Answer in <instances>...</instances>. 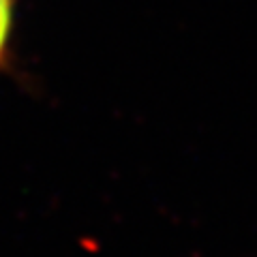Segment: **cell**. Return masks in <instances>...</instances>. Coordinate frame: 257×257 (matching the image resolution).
I'll list each match as a JSON object with an SVG mask.
<instances>
[{"label": "cell", "mask_w": 257, "mask_h": 257, "mask_svg": "<svg viewBox=\"0 0 257 257\" xmlns=\"http://www.w3.org/2000/svg\"><path fill=\"white\" fill-rule=\"evenodd\" d=\"M15 20H18V0H0V71L9 67L13 56Z\"/></svg>", "instance_id": "cell-1"}]
</instances>
